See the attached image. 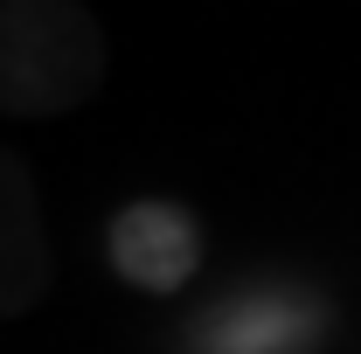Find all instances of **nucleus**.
I'll list each match as a JSON object with an SVG mask.
<instances>
[{"mask_svg": "<svg viewBox=\"0 0 361 354\" xmlns=\"http://www.w3.org/2000/svg\"><path fill=\"white\" fill-rule=\"evenodd\" d=\"M56 285V257H49L42 229V195H35V167L0 146V319L35 312Z\"/></svg>", "mask_w": 361, "mask_h": 354, "instance_id": "obj_2", "label": "nucleus"}, {"mask_svg": "<svg viewBox=\"0 0 361 354\" xmlns=\"http://www.w3.org/2000/svg\"><path fill=\"white\" fill-rule=\"evenodd\" d=\"M313 334V306L292 299V292H250V299H229L202 334L195 354H299Z\"/></svg>", "mask_w": 361, "mask_h": 354, "instance_id": "obj_4", "label": "nucleus"}, {"mask_svg": "<svg viewBox=\"0 0 361 354\" xmlns=\"http://www.w3.org/2000/svg\"><path fill=\"white\" fill-rule=\"evenodd\" d=\"M104 84V28L77 0H0V111L63 118Z\"/></svg>", "mask_w": 361, "mask_h": 354, "instance_id": "obj_1", "label": "nucleus"}, {"mask_svg": "<svg viewBox=\"0 0 361 354\" xmlns=\"http://www.w3.org/2000/svg\"><path fill=\"white\" fill-rule=\"evenodd\" d=\"M104 250H111V271L118 278H133L146 292H180L195 278L202 236H195L188 209H174V202H133V209L111 216Z\"/></svg>", "mask_w": 361, "mask_h": 354, "instance_id": "obj_3", "label": "nucleus"}]
</instances>
